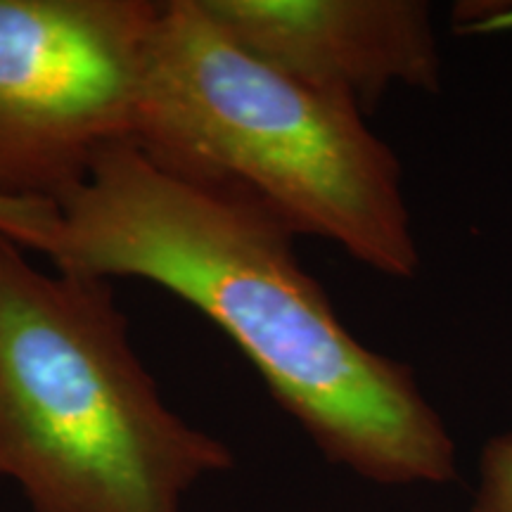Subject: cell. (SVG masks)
<instances>
[{"mask_svg":"<svg viewBox=\"0 0 512 512\" xmlns=\"http://www.w3.org/2000/svg\"><path fill=\"white\" fill-rule=\"evenodd\" d=\"M0 233L57 271L138 278L183 299L332 463L380 484L456 475V444L413 370L344 328L299 264L297 235L240 192L171 174L126 138L60 202H0Z\"/></svg>","mask_w":512,"mask_h":512,"instance_id":"1","label":"cell"},{"mask_svg":"<svg viewBox=\"0 0 512 512\" xmlns=\"http://www.w3.org/2000/svg\"><path fill=\"white\" fill-rule=\"evenodd\" d=\"M133 143L188 181L261 204L389 278L420 268L401 164L363 112L235 46L197 0L159 3Z\"/></svg>","mask_w":512,"mask_h":512,"instance_id":"2","label":"cell"},{"mask_svg":"<svg viewBox=\"0 0 512 512\" xmlns=\"http://www.w3.org/2000/svg\"><path fill=\"white\" fill-rule=\"evenodd\" d=\"M230 448L166 406L110 280L0 233V477L31 512H181Z\"/></svg>","mask_w":512,"mask_h":512,"instance_id":"3","label":"cell"},{"mask_svg":"<svg viewBox=\"0 0 512 512\" xmlns=\"http://www.w3.org/2000/svg\"><path fill=\"white\" fill-rule=\"evenodd\" d=\"M150 0H0V202L55 204L133 138Z\"/></svg>","mask_w":512,"mask_h":512,"instance_id":"4","label":"cell"},{"mask_svg":"<svg viewBox=\"0 0 512 512\" xmlns=\"http://www.w3.org/2000/svg\"><path fill=\"white\" fill-rule=\"evenodd\" d=\"M235 46L366 114L394 86L437 93L430 10L415 0H197Z\"/></svg>","mask_w":512,"mask_h":512,"instance_id":"5","label":"cell"},{"mask_svg":"<svg viewBox=\"0 0 512 512\" xmlns=\"http://www.w3.org/2000/svg\"><path fill=\"white\" fill-rule=\"evenodd\" d=\"M472 512H512V434L498 437L486 446Z\"/></svg>","mask_w":512,"mask_h":512,"instance_id":"6","label":"cell"}]
</instances>
